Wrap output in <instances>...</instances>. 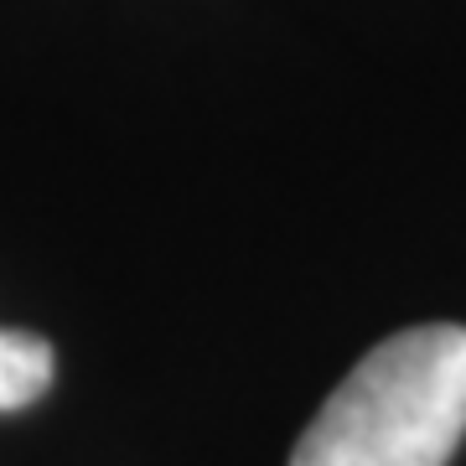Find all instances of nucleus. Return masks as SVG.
<instances>
[{"label":"nucleus","instance_id":"obj_1","mask_svg":"<svg viewBox=\"0 0 466 466\" xmlns=\"http://www.w3.org/2000/svg\"><path fill=\"white\" fill-rule=\"evenodd\" d=\"M466 435V327L394 332L332 389L290 466H446Z\"/></svg>","mask_w":466,"mask_h":466},{"label":"nucleus","instance_id":"obj_2","mask_svg":"<svg viewBox=\"0 0 466 466\" xmlns=\"http://www.w3.org/2000/svg\"><path fill=\"white\" fill-rule=\"evenodd\" d=\"M52 373H57L52 342H42L36 332H5L0 327V415L36 404L52 389Z\"/></svg>","mask_w":466,"mask_h":466}]
</instances>
